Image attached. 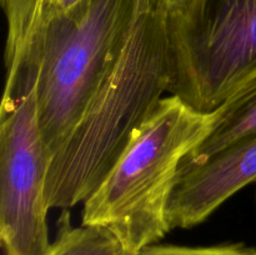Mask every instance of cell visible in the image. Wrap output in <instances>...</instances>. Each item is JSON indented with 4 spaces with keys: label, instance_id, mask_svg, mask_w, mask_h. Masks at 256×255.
Wrapping results in <instances>:
<instances>
[{
    "label": "cell",
    "instance_id": "3",
    "mask_svg": "<svg viewBox=\"0 0 256 255\" xmlns=\"http://www.w3.org/2000/svg\"><path fill=\"white\" fill-rule=\"evenodd\" d=\"M212 112L164 96L82 204V224L106 228L136 255L172 230L168 206L184 158L206 138Z\"/></svg>",
    "mask_w": 256,
    "mask_h": 255
},
{
    "label": "cell",
    "instance_id": "11",
    "mask_svg": "<svg viewBox=\"0 0 256 255\" xmlns=\"http://www.w3.org/2000/svg\"><path fill=\"white\" fill-rule=\"evenodd\" d=\"M82 2H84V0H36V2H35L32 20H30L29 30H28L26 36H25L24 42H22V45H24V42H26V39L30 36V34H32L38 26H40V25L44 24V22H49V20L54 19V18L66 14L70 10L76 8L78 5L82 4ZM20 49H22V48H20ZM10 62H12V60H10Z\"/></svg>",
    "mask_w": 256,
    "mask_h": 255
},
{
    "label": "cell",
    "instance_id": "4",
    "mask_svg": "<svg viewBox=\"0 0 256 255\" xmlns=\"http://www.w3.org/2000/svg\"><path fill=\"white\" fill-rule=\"evenodd\" d=\"M170 94L214 112L256 72V0H194L169 15Z\"/></svg>",
    "mask_w": 256,
    "mask_h": 255
},
{
    "label": "cell",
    "instance_id": "13",
    "mask_svg": "<svg viewBox=\"0 0 256 255\" xmlns=\"http://www.w3.org/2000/svg\"><path fill=\"white\" fill-rule=\"evenodd\" d=\"M35 2H36V0H34V6H35ZM32 12H34V8H32ZM30 20H32V19H30ZM30 25V24H29Z\"/></svg>",
    "mask_w": 256,
    "mask_h": 255
},
{
    "label": "cell",
    "instance_id": "1",
    "mask_svg": "<svg viewBox=\"0 0 256 255\" xmlns=\"http://www.w3.org/2000/svg\"><path fill=\"white\" fill-rule=\"evenodd\" d=\"M174 78L169 12L144 0L128 42L82 116L49 162V209L84 202L154 112Z\"/></svg>",
    "mask_w": 256,
    "mask_h": 255
},
{
    "label": "cell",
    "instance_id": "7",
    "mask_svg": "<svg viewBox=\"0 0 256 255\" xmlns=\"http://www.w3.org/2000/svg\"><path fill=\"white\" fill-rule=\"evenodd\" d=\"M212 112L209 134L184 158L180 166L204 162L236 140L256 134V72Z\"/></svg>",
    "mask_w": 256,
    "mask_h": 255
},
{
    "label": "cell",
    "instance_id": "10",
    "mask_svg": "<svg viewBox=\"0 0 256 255\" xmlns=\"http://www.w3.org/2000/svg\"><path fill=\"white\" fill-rule=\"evenodd\" d=\"M136 255H256V248L242 242H228L209 246L154 244L142 249Z\"/></svg>",
    "mask_w": 256,
    "mask_h": 255
},
{
    "label": "cell",
    "instance_id": "5",
    "mask_svg": "<svg viewBox=\"0 0 256 255\" xmlns=\"http://www.w3.org/2000/svg\"><path fill=\"white\" fill-rule=\"evenodd\" d=\"M49 155L36 92L4 94L0 108V244L2 255H46Z\"/></svg>",
    "mask_w": 256,
    "mask_h": 255
},
{
    "label": "cell",
    "instance_id": "12",
    "mask_svg": "<svg viewBox=\"0 0 256 255\" xmlns=\"http://www.w3.org/2000/svg\"><path fill=\"white\" fill-rule=\"evenodd\" d=\"M155 2L162 5L169 12V15H179L184 12L194 0H155Z\"/></svg>",
    "mask_w": 256,
    "mask_h": 255
},
{
    "label": "cell",
    "instance_id": "14",
    "mask_svg": "<svg viewBox=\"0 0 256 255\" xmlns=\"http://www.w3.org/2000/svg\"><path fill=\"white\" fill-rule=\"evenodd\" d=\"M130 255H132V254H130Z\"/></svg>",
    "mask_w": 256,
    "mask_h": 255
},
{
    "label": "cell",
    "instance_id": "6",
    "mask_svg": "<svg viewBox=\"0 0 256 255\" xmlns=\"http://www.w3.org/2000/svg\"><path fill=\"white\" fill-rule=\"evenodd\" d=\"M256 182V134L236 140L204 162L180 166L168 206L170 228L196 226L228 199Z\"/></svg>",
    "mask_w": 256,
    "mask_h": 255
},
{
    "label": "cell",
    "instance_id": "8",
    "mask_svg": "<svg viewBox=\"0 0 256 255\" xmlns=\"http://www.w3.org/2000/svg\"><path fill=\"white\" fill-rule=\"evenodd\" d=\"M46 255H130L122 242L106 228L84 225L72 228L64 219Z\"/></svg>",
    "mask_w": 256,
    "mask_h": 255
},
{
    "label": "cell",
    "instance_id": "9",
    "mask_svg": "<svg viewBox=\"0 0 256 255\" xmlns=\"http://www.w3.org/2000/svg\"><path fill=\"white\" fill-rule=\"evenodd\" d=\"M6 19V42L4 59L9 60L18 52L28 32L34 0H0Z\"/></svg>",
    "mask_w": 256,
    "mask_h": 255
},
{
    "label": "cell",
    "instance_id": "2",
    "mask_svg": "<svg viewBox=\"0 0 256 255\" xmlns=\"http://www.w3.org/2000/svg\"><path fill=\"white\" fill-rule=\"evenodd\" d=\"M142 2L84 0L38 26L5 64V82H35L38 122L49 159L116 64Z\"/></svg>",
    "mask_w": 256,
    "mask_h": 255
}]
</instances>
